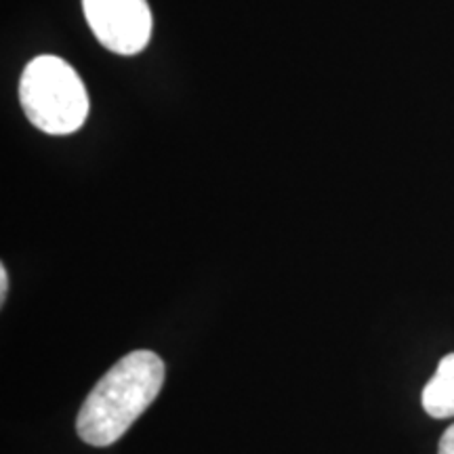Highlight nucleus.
Listing matches in <instances>:
<instances>
[{"instance_id":"obj_1","label":"nucleus","mask_w":454,"mask_h":454,"mask_svg":"<svg viewBox=\"0 0 454 454\" xmlns=\"http://www.w3.org/2000/svg\"><path fill=\"white\" fill-rule=\"evenodd\" d=\"M164 385V362L154 351H130L90 389L76 417V431L90 446H110L150 408Z\"/></svg>"},{"instance_id":"obj_2","label":"nucleus","mask_w":454,"mask_h":454,"mask_svg":"<svg viewBox=\"0 0 454 454\" xmlns=\"http://www.w3.org/2000/svg\"><path fill=\"white\" fill-rule=\"evenodd\" d=\"M21 110L47 135H72L87 122L90 101L78 72L57 55L32 59L21 74Z\"/></svg>"},{"instance_id":"obj_3","label":"nucleus","mask_w":454,"mask_h":454,"mask_svg":"<svg viewBox=\"0 0 454 454\" xmlns=\"http://www.w3.org/2000/svg\"><path fill=\"white\" fill-rule=\"evenodd\" d=\"M84 20L101 47L116 55H137L152 36L147 0H82Z\"/></svg>"},{"instance_id":"obj_4","label":"nucleus","mask_w":454,"mask_h":454,"mask_svg":"<svg viewBox=\"0 0 454 454\" xmlns=\"http://www.w3.org/2000/svg\"><path fill=\"white\" fill-rule=\"evenodd\" d=\"M423 408L434 419L454 417V354L442 357L435 377L425 385Z\"/></svg>"},{"instance_id":"obj_5","label":"nucleus","mask_w":454,"mask_h":454,"mask_svg":"<svg viewBox=\"0 0 454 454\" xmlns=\"http://www.w3.org/2000/svg\"><path fill=\"white\" fill-rule=\"evenodd\" d=\"M438 454H454V423L444 431V435H442Z\"/></svg>"},{"instance_id":"obj_6","label":"nucleus","mask_w":454,"mask_h":454,"mask_svg":"<svg viewBox=\"0 0 454 454\" xmlns=\"http://www.w3.org/2000/svg\"><path fill=\"white\" fill-rule=\"evenodd\" d=\"M7 291H9L7 268H4V265H0V303H4V299H7Z\"/></svg>"}]
</instances>
